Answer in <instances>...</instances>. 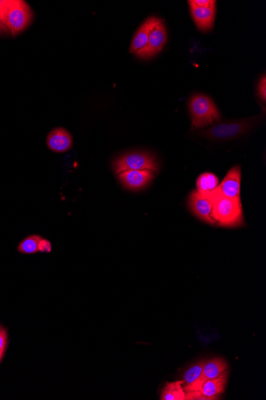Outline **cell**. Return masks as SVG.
Listing matches in <instances>:
<instances>
[{"label": "cell", "instance_id": "obj_1", "mask_svg": "<svg viewBox=\"0 0 266 400\" xmlns=\"http://www.w3.org/2000/svg\"><path fill=\"white\" fill-rule=\"evenodd\" d=\"M212 214L215 223L224 227H238L243 224V205L240 197L230 199L215 190L211 195Z\"/></svg>", "mask_w": 266, "mask_h": 400}, {"label": "cell", "instance_id": "obj_2", "mask_svg": "<svg viewBox=\"0 0 266 400\" xmlns=\"http://www.w3.org/2000/svg\"><path fill=\"white\" fill-rule=\"evenodd\" d=\"M32 12L29 5L23 0H3L0 6V23L12 36L30 25Z\"/></svg>", "mask_w": 266, "mask_h": 400}, {"label": "cell", "instance_id": "obj_3", "mask_svg": "<svg viewBox=\"0 0 266 400\" xmlns=\"http://www.w3.org/2000/svg\"><path fill=\"white\" fill-rule=\"evenodd\" d=\"M191 126L203 128L221 121L219 109L213 100L205 95H193L189 103Z\"/></svg>", "mask_w": 266, "mask_h": 400}, {"label": "cell", "instance_id": "obj_4", "mask_svg": "<svg viewBox=\"0 0 266 400\" xmlns=\"http://www.w3.org/2000/svg\"><path fill=\"white\" fill-rule=\"evenodd\" d=\"M114 170L116 175L129 171L150 170L158 171L156 158L152 154L146 152H135L124 154L116 159L114 162Z\"/></svg>", "mask_w": 266, "mask_h": 400}, {"label": "cell", "instance_id": "obj_5", "mask_svg": "<svg viewBox=\"0 0 266 400\" xmlns=\"http://www.w3.org/2000/svg\"><path fill=\"white\" fill-rule=\"evenodd\" d=\"M255 119L237 120L215 125L203 132V137L217 140H226L241 136L254 127Z\"/></svg>", "mask_w": 266, "mask_h": 400}, {"label": "cell", "instance_id": "obj_6", "mask_svg": "<svg viewBox=\"0 0 266 400\" xmlns=\"http://www.w3.org/2000/svg\"><path fill=\"white\" fill-rule=\"evenodd\" d=\"M226 373L214 379L206 380L194 391L186 392L185 400H215L224 392L226 384Z\"/></svg>", "mask_w": 266, "mask_h": 400}, {"label": "cell", "instance_id": "obj_7", "mask_svg": "<svg viewBox=\"0 0 266 400\" xmlns=\"http://www.w3.org/2000/svg\"><path fill=\"white\" fill-rule=\"evenodd\" d=\"M227 364L224 360L221 358H215L204 361L200 377L196 382L187 385V386L183 387V390H185V392H193L202 383L206 382V380L214 379L225 374Z\"/></svg>", "mask_w": 266, "mask_h": 400}, {"label": "cell", "instance_id": "obj_8", "mask_svg": "<svg viewBox=\"0 0 266 400\" xmlns=\"http://www.w3.org/2000/svg\"><path fill=\"white\" fill-rule=\"evenodd\" d=\"M155 173L150 170L124 171L119 173L118 179L127 189L137 191L148 186L155 177Z\"/></svg>", "mask_w": 266, "mask_h": 400}, {"label": "cell", "instance_id": "obj_9", "mask_svg": "<svg viewBox=\"0 0 266 400\" xmlns=\"http://www.w3.org/2000/svg\"><path fill=\"white\" fill-rule=\"evenodd\" d=\"M168 35L166 27L161 21L157 24L150 33L148 42L146 47L142 51L138 53L139 58H151L161 52L167 42Z\"/></svg>", "mask_w": 266, "mask_h": 400}, {"label": "cell", "instance_id": "obj_10", "mask_svg": "<svg viewBox=\"0 0 266 400\" xmlns=\"http://www.w3.org/2000/svg\"><path fill=\"white\" fill-rule=\"evenodd\" d=\"M189 207L193 214L205 223L215 225L213 220L212 214V197L211 195H203L199 192L194 191L189 197Z\"/></svg>", "mask_w": 266, "mask_h": 400}, {"label": "cell", "instance_id": "obj_11", "mask_svg": "<svg viewBox=\"0 0 266 400\" xmlns=\"http://www.w3.org/2000/svg\"><path fill=\"white\" fill-rule=\"evenodd\" d=\"M241 173L239 166H235L227 173L220 186H217V191L222 196L235 199L240 197Z\"/></svg>", "mask_w": 266, "mask_h": 400}, {"label": "cell", "instance_id": "obj_12", "mask_svg": "<svg viewBox=\"0 0 266 400\" xmlns=\"http://www.w3.org/2000/svg\"><path fill=\"white\" fill-rule=\"evenodd\" d=\"M159 21L161 19L157 17H149L138 28L137 32H135L133 38L131 46H130L129 51L132 54L137 55L138 53L142 51L147 47L150 33H151L152 29Z\"/></svg>", "mask_w": 266, "mask_h": 400}, {"label": "cell", "instance_id": "obj_13", "mask_svg": "<svg viewBox=\"0 0 266 400\" xmlns=\"http://www.w3.org/2000/svg\"><path fill=\"white\" fill-rule=\"evenodd\" d=\"M47 147L55 153H64L72 147V135L66 129L57 127L48 134Z\"/></svg>", "mask_w": 266, "mask_h": 400}, {"label": "cell", "instance_id": "obj_14", "mask_svg": "<svg viewBox=\"0 0 266 400\" xmlns=\"http://www.w3.org/2000/svg\"><path fill=\"white\" fill-rule=\"evenodd\" d=\"M193 21L198 28L202 32L211 30L214 25L216 5L209 8L190 7Z\"/></svg>", "mask_w": 266, "mask_h": 400}, {"label": "cell", "instance_id": "obj_15", "mask_svg": "<svg viewBox=\"0 0 266 400\" xmlns=\"http://www.w3.org/2000/svg\"><path fill=\"white\" fill-rule=\"evenodd\" d=\"M197 192L203 195H211L219 186V178L211 173H204L197 179Z\"/></svg>", "mask_w": 266, "mask_h": 400}, {"label": "cell", "instance_id": "obj_16", "mask_svg": "<svg viewBox=\"0 0 266 400\" xmlns=\"http://www.w3.org/2000/svg\"><path fill=\"white\" fill-rule=\"evenodd\" d=\"M186 392L183 390V380L167 383L162 390L161 400H185Z\"/></svg>", "mask_w": 266, "mask_h": 400}, {"label": "cell", "instance_id": "obj_17", "mask_svg": "<svg viewBox=\"0 0 266 400\" xmlns=\"http://www.w3.org/2000/svg\"><path fill=\"white\" fill-rule=\"evenodd\" d=\"M42 238L40 235L29 236L18 245V250L22 253L33 254L38 252V244Z\"/></svg>", "mask_w": 266, "mask_h": 400}, {"label": "cell", "instance_id": "obj_18", "mask_svg": "<svg viewBox=\"0 0 266 400\" xmlns=\"http://www.w3.org/2000/svg\"><path fill=\"white\" fill-rule=\"evenodd\" d=\"M203 364H204V361H202V362L199 364L193 365L192 367L187 371L185 375H183V387L187 386V385H189L191 383L196 382V380L200 377Z\"/></svg>", "mask_w": 266, "mask_h": 400}, {"label": "cell", "instance_id": "obj_19", "mask_svg": "<svg viewBox=\"0 0 266 400\" xmlns=\"http://www.w3.org/2000/svg\"><path fill=\"white\" fill-rule=\"evenodd\" d=\"M8 345V334L4 327L0 326V362L6 350Z\"/></svg>", "mask_w": 266, "mask_h": 400}, {"label": "cell", "instance_id": "obj_20", "mask_svg": "<svg viewBox=\"0 0 266 400\" xmlns=\"http://www.w3.org/2000/svg\"><path fill=\"white\" fill-rule=\"evenodd\" d=\"M190 7L196 8H209L216 5V1L215 0H191V1H188Z\"/></svg>", "mask_w": 266, "mask_h": 400}, {"label": "cell", "instance_id": "obj_21", "mask_svg": "<svg viewBox=\"0 0 266 400\" xmlns=\"http://www.w3.org/2000/svg\"><path fill=\"white\" fill-rule=\"evenodd\" d=\"M258 91L259 97L261 99L265 102L266 100V77L264 75L262 78H261L258 86Z\"/></svg>", "mask_w": 266, "mask_h": 400}, {"label": "cell", "instance_id": "obj_22", "mask_svg": "<svg viewBox=\"0 0 266 400\" xmlns=\"http://www.w3.org/2000/svg\"><path fill=\"white\" fill-rule=\"evenodd\" d=\"M52 250L51 244L49 240L42 238L38 244V252L51 253Z\"/></svg>", "mask_w": 266, "mask_h": 400}, {"label": "cell", "instance_id": "obj_23", "mask_svg": "<svg viewBox=\"0 0 266 400\" xmlns=\"http://www.w3.org/2000/svg\"><path fill=\"white\" fill-rule=\"evenodd\" d=\"M3 3V0H0V6H1V4ZM7 32L6 30H5V28L2 26V24L0 23V34H2L3 32Z\"/></svg>", "mask_w": 266, "mask_h": 400}]
</instances>
